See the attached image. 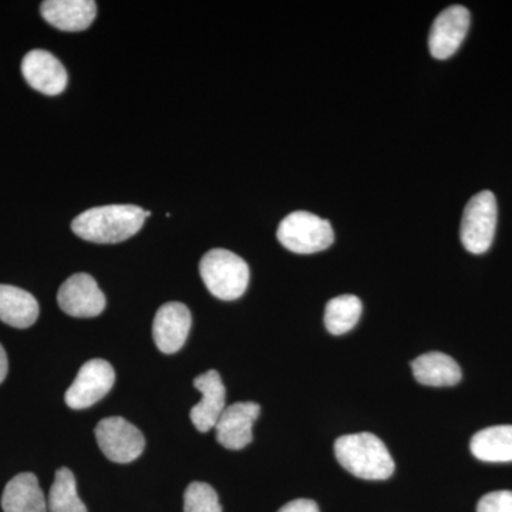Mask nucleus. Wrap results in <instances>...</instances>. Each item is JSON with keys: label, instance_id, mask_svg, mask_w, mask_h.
I'll use <instances>...</instances> for the list:
<instances>
[{"label": "nucleus", "instance_id": "nucleus-1", "mask_svg": "<svg viewBox=\"0 0 512 512\" xmlns=\"http://www.w3.org/2000/svg\"><path fill=\"white\" fill-rule=\"evenodd\" d=\"M150 215L136 205H106L82 212L74 218L72 229L84 241L119 244L134 237Z\"/></svg>", "mask_w": 512, "mask_h": 512}, {"label": "nucleus", "instance_id": "nucleus-2", "mask_svg": "<svg viewBox=\"0 0 512 512\" xmlns=\"http://www.w3.org/2000/svg\"><path fill=\"white\" fill-rule=\"evenodd\" d=\"M340 466L363 480H387L393 476L394 460L382 440L372 433L348 434L335 441Z\"/></svg>", "mask_w": 512, "mask_h": 512}, {"label": "nucleus", "instance_id": "nucleus-3", "mask_svg": "<svg viewBox=\"0 0 512 512\" xmlns=\"http://www.w3.org/2000/svg\"><path fill=\"white\" fill-rule=\"evenodd\" d=\"M200 272L208 291L221 301H235L247 291L249 266L228 249H211L202 256Z\"/></svg>", "mask_w": 512, "mask_h": 512}, {"label": "nucleus", "instance_id": "nucleus-4", "mask_svg": "<svg viewBox=\"0 0 512 512\" xmlns=\"http://www.w3.org/2000/svg\"><path fill=\"white\" fill-rule=\"evenodd\" d=\"M278 239L295 254L309 255L325 251L335 241L332 225L308 211H295L282 220Z\"/></svg>", "mask_w": 512, "mask_h": 512}, {"label": "nucleus", "instance_id": "nucleus-5", "mask_svg": "<svg viewBox=\"0 0 512 512\" xmlns=\"http://www.w3.org/2000/svg\"><path fill=\"white\" fill-rule=\"evenodd\" d=\"M497 200L491 191L474 195L464 210L460 237L464 248L474 255H481L490 249L497 228Z\"/></svg>", "mask_w": 512, "mask_h": 512}, {"label": "nucleus", "instance_id": "nucleus-6", "mask_svg": "<svg viewBox=\"0 0 512 512\" xmlns=\"http://www.w3.org/2000/svg\"><path fill=\"white\" fill-rule=\"evenodd\" d=\"M94 433L100 450L113 463H131L141 456L146 447L143 433L123 417L101 420Z\"/></svg>", "mask_w": 512, "mask_h": 512}, {"label": "nucleus", "instance_id": "nucleus-7", "mask_svg": "<svg viewBox=\"0 0 512 512\" xmlns=\"http://www.w3.org/2000/svg\"><path fill=\"white\" fill-rule=\"evenodd\" d=\"M116 373L107 360L93 359L84 363L72 386L64 394L70 409L82 410L93 406L113 389Z\"/></svg>", "mask_w": 512, "mask_h": 512}, {"label": "nucleus", "instance_id": "nucleus-8", "mask_svg": "<svg viewBox=\"0 0 512 512\" xmlns=\"http://www.w3.org/2000/svg\"><path fill=\"white\" fill-rule=\"evenodd\" d=\"M60 309L73 318H94L106 308V296L89 274L70 276L57 293Z\"/></svg>", "mask_w": 512, "mask_h": 512}, {"label": "nucleus", "instance_id": "nucleus-9", "mask_svg": "<svg viewBox=\"0 0 512 512\" xmlns=\"http://www.w3.org/2000/svg\"><path fill=\"white\" fill-rule=\"evenodd\" d=\"M470 12L464 6L444 9L431 26L429 47L431 56L448 59L457 52L470 28Z\"/></svg>", "mask_w": 512, "mask_h": 512}, {"label": "nucleus", "instance_id": "nucleus-10", "mask_svg": "<svg viewBox=\"0 0 512 512\" xmlns=\"http://www.w3.org/2000/svg\"><path fill=\"white\" fill-rule=\"evenodd\" d=\"M22 74L32 89L46 96H59L69 82V76L60 60L42 49L30 50L23 57Z\"/></svg>", "mask_w": 512, "mask_h": 512}, {"label": "nucleus", "instance_id": "nucleus-11", "mask_svg": "<svg viewBox=\"0 0 512 512\" xmlns=\"http://www.w3.org/2000/svg\"><path fill=\"white\" fill-rule=\"evenodd\" d=\"M191 323L190 309L184 303H164L153 323V338L158 350L165 355L177 353L190 335Z\"/></svg>", "mask_w": 512, "mask_h": 512}, {"label": "nucleus", "instance_id": "nucleus-12", "mask_svg": "<svg viewBox=\"0 0 512 512\" xmlns=\"http://www.w3.org/2000/svg\"><path fill=\"white\" fill-rule=\"evenodd\" d=\"M194 387L201 393V402L192 407L191 421L195 429L201 433H207L214 429L221 414L227 409L225 404L227 390L217 370H210L204 375L195 377Z\"/></svg>", "mask_w": 512, "mask_h": 512}, {"label": "nucleus", "instance_id": "nucleus-13", "mask_svg": "<svg viewBox=\"0 0 512 512\" xmlns=\"http://www.w3.org/2000/svg\"><path fill=\"white\" fill-rule=\"evenodd\" d=\"M261 414V407L254 402L234 403L227 406L215 424L217 440L228 450H241L252 441V427Z\"/></svg>", "mask_w": 512, "mask_h": 512}, {"label": "nucleus", "instance_id": "nucleus-14", "mask_svg": "<svg viewBox=\"0 0 512 512\" xmlns=\"http://www.w3.org/2000/svg\"><path fill=\"white\" fill-rule=\"evenodd\" d=\"M40 13L53 28L63 32H82L92 25L97 15L93 0H46Z\"/></svg>", "mask_w": 512, "mask_h": 512}, {"label": "nucleus", "instance_id": "nucleus-15", "mask_svg": "<svg viewBox=\"0 0 512 512\" xmlns=\"http://www.w3.org/2000/svg\"><path fill=\"white\" fill-rule=\"evenodd\" d=\"M2 508L3 512H49L35 474H18L9 481L3 491Z\"/></svg>", "mask_w": 512, "mask_h": 512}, {"label": "nucleus", "instance_id": "nucleus-16", "mask_svg": "<svg viewBox=\"0 0 512 512\" xmlns=\"http://www.w3.org/2000/svg\"><path fill=\"white\" fill-rule=\"evenodd\" d=\"M414 379L424 386H456L461 380V369L453 357L441 352L424 353L413 360Z\"/></svg>", "mask_w": 512, "mask_h": 512}, {"label": "nucleus", "instance_id": "nucleus-17", "mask_svg": "<svg viewBox=\"0 0 512 512\" xmlns=\"http://www.w3.org/2000/svg\"><path fill=\"white\" fill-rule=\"evenodd\" d=\"M39 318V303L32 293L12 285H0V320L12 328L26 329Z\"/></svg>", "mask_w": 512, "mask_h": 512}, {"label": "nucleus", "instance_id": "nucleus-18", "mask_svg": "<svg viewBox=\"0 0 512 512\" xmlns=\"http://www.w3.org/2000/svg\"><path fill=\"white\" fill-rule=\"evenodd\" d=\"M471 453L487 463H511L512 426H494L478 431L470 443Z\"/></svg>", "mask_w": 512, "mask_h": 512}, {"label": "nucleus", "instance_id": "nucleus-19", "mask_svg": "<svg viewBox=\"0 0 512 512\" xmlns=\"http://www.w3.org/2000/svg\"><path fill=\"white\" fill-rule=\"evenodd\" d=\"M363 306L355 295H342L328 302L325 311L326 329L332 335L340 336L348 333L359 322Z\"/></svg>", "mask_w": 512, "mask_h": 512}, {"label": "nucleus", "instance_id": "nucleus-20", "mask_svg": "<svg viewBox=\"0 0 512 512\" xmlns=\"http://www.w3.org/2000/svg\"><path fill=\"white\" fill-rule=\"evenodd\" d=\"M49 512H87L86 505L77 494L76 478L67 467L56 471L55 481L47 498Z\"/></svg>", "mask_w": 512, "mask_h": 512}, {"label": "nucleus", "instance_id": "nucleus-21", "mask_svg": "<svg viewBox=\"0 0 512 512\" xmlns=\"http://www.w3.org/2000/svg\"><path fill=\"white\" fill-rule=\"evenodd\" d=\"M184 512H222L217 491L207 483H191L184 494Z\"/></svg>", "mask_w": 512, "mask_h": 512}, {"label": "nucleus", "instance_id": "nucleus-22", "mask_svg": "<svg viewBox=\"0 0 512 512\" xmlns=\"http://www.w3.org/2000/svg\"><path fill=\"white\" fill-rule=\"evenodd\" d=\"M477 512H512V491H494L478 501Z\"/></svg>", "mask_w": 512, "mask_h": 512}, {"label": "nucleus", "instance_id": "nucleus-23", "mask_svg": "<svg viewBox=\"0 0 512 512\" xmlns=\"http://www.w3.org/2000/svg\"><path fill=\"white\" fill-rule=\"evenodd\" d=\"M278 512H319L318 504L308 498H298L285 504Z\"/></svg>", "mask_w": 512, "mask_h": 512}, {"label": "nucleus", "instance_id": "nucleus-24", "mask_svg": "<svg viewBox=\"0 0 512 512\" xmlns=\"http://www.w3.org/2000/svg\"><path fill=\"white\" fill-rule=\"evenodd\" d=\"M9 370V362L8 355H6L5 349L0 345V383H3V380L8 376Z\"/></svg>", "mask_w": 512, "mask_h": 512}]
</instances>
